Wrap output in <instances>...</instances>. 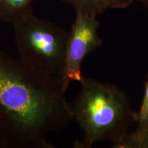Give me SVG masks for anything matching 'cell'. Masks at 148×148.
<instances>
[{
    "instance_id": "obj_1",
    "label": "cell",
    "mask_w": 148,
    "mask_h": 148,
    "mask_svg": "<svg viewBox=\"0 0 148 148\" xmlns=\"http://www.w3.org/2000/svg\"><path fill=\"white\" fill-rule=\"evenodd\" d=\"M62 77L38 73L0 49V130L10 148H53L47 135L69 125Z\"/></svg>"
},
{
    "instance_id": "obj_2",
    "label": "cell",
    "mask_w": 148,
    "mask_h": 148,
    "mask_svg": "<svg viewBox=\"0 0 148 148\" xmlns=\"http://www.w3.org/2000/svg\"><path fill=\"white\" fill-rule=\"evenodd\" d=\"M79 83L80 90L71 106L73 119L84 135L74 147L90 148L106 140L113 147L125 148L130 127L137 119L126 93L116 85L88 77Z\"/></svg>"
},
{
    "instance_id": "obj_3",
    "label": "cell",
    "mask_w": 148,
    "mask_h": 148,
    "mask_svg": "<svg viewBox=\"0 0 148 148\" xmlns=\"http://www.w3.org/2000/svg\"><path fill=\"white\" fill-rule=\"evenodd\" d=\"M18 59L38 73L63 77L69 32L33 12L12 23Z\"/></svg>"
},
{
    "instance_id": "obj_4",
    "label": "cell",
    "mask_w": 148,
    "mask_h": 148,
    "mask_svg": "<svg viewBox=\"0 0 148 148\" xmlns=\"http://www.w3.org/2000/svg\"><path fill=\"white\" fill-rule=\"evenodd\" d=\"M99 27L97 15L76 11L75 21L69 32L65 70L62 77L68 87L73 81L82 80L84 58L103 44L98 33Z\"/></svg>"
},
{
    "instance_id": "obj_5",
    "label": "cell",
    "mask_w": 148,
    "mask_h": 148,
    "mask_svg": "<svg viewBox=\"0 0 148 148\" xmlns=\"http://www.w3.org/2000/svg\"><path fill=\"white\" fill-rule=\"evenodd\" d=\"M75 8V11L98 14L108 9L126 8L135 0H63Z\"/></svg>"
},
{
    "instance_id": "obj_6",
    "label": "cell",
    "mask_w": 148,
    "mask_h": 148,
    "mask_svg": "<svg viewBox=\"0 0 148 148\" xmlns=\"http://www.w3.org/2000/svg\"><path fill=\"white\" fill-rule=\"evenodd\" d=\"M137 126L130 133L125 148H141L143 138L148 131V78L145 83V92L136 119Z\"/></svg>"
},
{
    "instance_id": "obj_7",
    "label": "cell",
    "mask_w": 148,
    "mask_h": 148,
    "mask_svg": "<svg viewBox=\"0 0 148 148\" xmlns=\"http://www.w3.org/2000/svg\"><path fill=\"white\" fill-rule=\"evenodd\" d=\"M34 0H0V21L12 24L18 18L33 12Z\"/></svg>"
},
{
    "instance_id": "obj_8",
    "label": "cell",
    "mask_w": 148,
    "mask_h": 148,
    "mask_svg": "<svg viewBox=\"0 0 148 148\" xmlns=\"http://www.w3.org/2000/svg\"><path fill=\"white\" fill-rule=\"evenodd\" d=\"M0 148H10L8 140L1 130H0Z\"/></svg>"
},
{
    "instance_id": "obj_9",
    "label": "cell",
    "mask_w": 148,
    "mask_h": 148,
    "mask_svg": "<svg viewBox=\"0 0 148 148\" xmlns=\"http://www.w3.org/2000/svg\"><path fill=\"white\" fill-rule=\"evenodd\" d=\"M141 148H148V131L146 133L145 137L143 138V143L141 145Z\"/></svg>"
},
{
    "instance_id": "obj_10",
    "label": "cell",
    "mask_w": 148,
    "mask_h": 148,
    "mask_svg": "<svg viewBox=\"0 0 148 148\" xmlns=\"http://www.w3.org/2000/svg\"><path fill=\"white\" fill-rule=\"evenodd\" d=\"M138 1H141L142 3H143L145 5H147V7H148V0H138Z\"/></svg>"
}]
</instances>
